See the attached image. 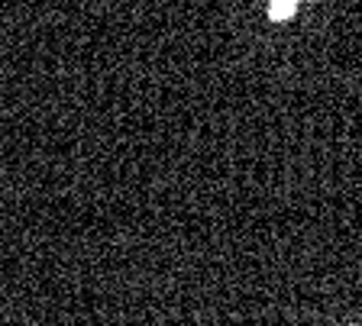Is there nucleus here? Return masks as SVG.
Returning a JSON list of instances; mask_svg holds the SVG:
<instances>
[{
	"label": "nucleus",
	"instance_id": "f257e3e1",
	"mask_svg": "<svg viewBox=\"0 0 362 326\" xmlns=\"http://www.w3.org/2000/svg\"><path fill=\"white\" fill-rule=\"evenodd\" d=\"M285 4H288V13H291V7H294V0H285ZM285 4H281V7H285Z\"/></svg>",
	"mask_w": 362,
	"mask_h": 326
}]
</instances>
